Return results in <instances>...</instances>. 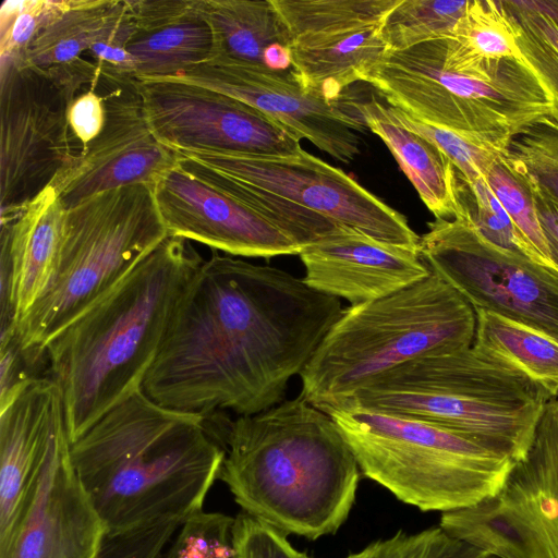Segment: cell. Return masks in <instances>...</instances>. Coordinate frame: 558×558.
Segmentation results:
<instances>
[{"mask_svg":"<svg viewBox=\"0 0 558 558\" xmlns=\"http://www.w3.org/2000/svg\"><path fill=\"white\" fill-rule=\"evenodd\" d=\"M342 311L338 298L302 278L213 250L180 301L143 391L204 417L267 410L282 401Z\"/></svg>","mask_w":558,"mask_h":558,"instance_id":"obj_1","label":"cell"},{"mask_svg":"<svg viewBox=\"0 0 558 558\" xmlns=\"http://www.w3.org/2000/svg\"><path fill=\"white\" fill-rule=\"evenodd\" d=\"M206 421L142 389L71 442L73 465L107 534L204 511L226 453Z\"/></svg>","mask_w":558,"mask_h":558,"instance_id":"obj_2","label":"cell"},{"mask_svg":"<svg viewBox=\"0 0 558 558\" xmlns=\"http://www.w3.org/2000/svg\"><path fill=\"white\" fill-rule=\"evenodd\" d=\"M204 258L168 235L112 291L45 348L70 442L143 389L182 296Z\"/></svg>","mask_w":558,"mask_h":558,"instance_id":"obj_3","label":"cell"},{"mask_svg":"<svg viewBox=\"0 0 558 558\" xmlns=\"http://www.w3.org/2000/svg\"><path fill=\"white\" fill-rule=\"evenodd\" d=\"M219 473L242 512L284 535L335 534L355 501L360 468L331 416L302 395L231 421Z\"/></svg>","mask_w":558,"mask_h":558,"instance_id":"obj_4","label":"cell"},{"mask_svg":"<svg viewBox=\"0 0 558 558\" xmlns=\"http://www.w3.org/2000/svg\"><path fill=\"white\" fill-rule=\"evenodd\" d=\"M475 329L473 306L432 271L387 296L343 310L301 372V395L330 414L398 365L472 347Z\"/></svg>","mask_w":558,"mask_h":558,"instance_id":"obj_5","label":"cell"},{"mask_svg":"<svg viewBox=\"0 0 558 558\" xmlns=\"http://www.w3.org/2000/svg\"><path fill=\"white\" fill-rule=\"evenodd\" d=\"M549 400L521 373L470 347L398 365L350 401L448 428L518 462Z\"/></svg>","mask_w":558,"mask_h":558,"instance_id":"obj_6","label":"cell"},{"mask_svg":"<svg viewBox=\"0 0 558 558\" xmlns=\"http://www.w3.org/2000/svg\"><path fill=\"white\" fill-rule=\"evenodd\" d=\"M153 189L134 184L94 195L65 211L56 272L15 326L35 362L81 314L112 291L167 236Z\"/></svg>","mask_w":558,"mask_h":558,"instance_id":"obj_7","label":"cell"},{"mask_svg":"<svg viewBox=\"0 0 558 558\" xmlns=\"http://www.w3.org/2000/svg\"><path fill=\"white\" fill-rule=\"evenodd\" d=\"M329 415L362 473L421 511H456L494 496L515 463L448 428L353 401Z\"/></svg>","mask_w":558,"mask_h":558,"instance_id":"obj_8","label":"cell"},{"mask_svg":"<svg viewBox=\"0 0 558 558\" xmlns=\"http://www.w3.org/2000/svg\"><path fill=\"white\" fill-rule=\"evenodd\" d=\"M362 82L420 121L502 150L551 109L550 98L524 61L509 60L489 77L450 71L441 63L440 38L386 51Z\"/></svg>","mask_w":558,"mask_h":558,"instance_id":"obj_9","label":"cell"},{"mask_svg":"<svg viewBox=\"0 0 558 558\" xmlns=\"http://www.w3.org/2000/svg\"><path fill=\"white\" fill-rule=\"evenodd\" d=\"M100 76L81 57L47 69L0 58L1 221L17 217L77 154L69 110L82 86L95 87Z\"/></svg>","mask_w":558,"mask_h":558,"instance_id":"obj_10","label":"cell"},{"mask_svg":"<svg viewBox=\"0 0 558 558\" xmlns=\"http://www.w3.org/2000/svg\"><path fill=\"white\" fill-rule=\"evenodd\" d=\"M177 153L307 218L354 228L380 241L418 247L420 236L401 213L343 170L302 148L286 156Z\"/></svg>","mask_w":558,"mask_h":558,"instance_id":"obj_11","label":"cell"},{"mask_svg":"<svg viewBox=\"0 0 558 558\" xmlns=\"http://www.w3.org/2000/svg\"><path fill=\"white\" fill-rule=\"evenodd\" d=\"M439 526L496 558H558V397L546 403L526 456L500 490L441 513Z\"/></svg>","mask_w":558,"mask_h":558,"instance_id":"obj_12","label":"cell"},{"mask_svg":"<svg viewBox=\"0 0 558 558\" xmlns=\"http://www.w3.org/2000/svg\"><path fill=\"white\" fill-rule=\"evenodd\" d=\"M420 236L429 270L474 310H487L558 339V272L485 239L464 217L435 218Z\"/></svg>","mask_w":558,"mask_h":558,"instance_id":"obj_13","label":"cell"},{"mask_svg":"<svg viewBox=\"0 0 558 558\" xmlns=\"http://www.w3.org/2000/svg\"><path fill=\"white\" fill-rule=\"evenodd\" d=\"M134 83L153 133L174 151L286 156L302 148L275 119L222 93L171 77Z\"/></svg>","mask_w":558,"mask_h":558,"instance_id":"obj_14","label":"cell"},{"mask_svg":"<svg viewBox=\"0 0 558 558\" xmlns=\"http://www.w3.org/2000/svg\"><path fill=\"white\" fill-rule=\"evenodd\" d=\"M106 95L102 131L75 154L50 183L66 211L85 199L122 186L155 183L178 166L177 151L161 144L147 121L134 78L101 75Z\"/></svg>","mask_w":558,"mask_h":558,"instance_id":"obj_15","label":"cell"},{"mask_svg":"<svg viewBox=\"0 0 558 558\" xmlns=\"http://www.w3.org/2000/svg\"><path fill=\"white\" fill-rule=\"evenodd\" d=\"M171 78L250 105L339 161L350 162L360 153V141L354 131H361L365 125L351 99L344 96L330 100L310 92L293 71L277 72L215 56Z\"/></svg>","mask_w":558,"mask_h":558,"instance_id":"obj_16","label":"cell"},{"mask_svg":"<svg viewBox=\"0 0 558 558\" xmlns=\"http://www.w3.org/2000/svg\"><path fill=\"white\" fill-rule=\"evenodd\" d=\"M63 403L34 499L0 558H98L106 527L71 459Z\"/></svg>","mask_w":558,"mask_h":558,"instance_id":"obj_17","label":"cell"},{"mask_svg":"<svg viewBox=\"0 0 558 558\" xmlns=\"http://www.w3.org/2000/svg\"><path fill=\"white\" fill-rule=\"evenodd\" d=\"M169 235L233 256L299 255L301 247L266 218L178 166L153 186Z\"/></svg>","mask_w":558,"mask_h":558,"instance_id":"obj_18","label":"cell"},{"mask_svg":"<svg viewBox=\"0 0 558 558\" xmlns=\"http://www.w3.org/2000/svg\"><path fill=\"white\" fill-rule=\"evenodd\" d=\"M299 256L308 287L351 305L387 296L432 272L418 247L380 241L342 225L303 247Z\"/></svg>","mask_w":558,"mask_h":558,"instance_id":"obj_19","label":"cell"},{"mask_svg":"<svg viewBox=\"0 0 558 558\" xmlns=\"http://www.w3.org/2000/svg\"><path fill=\"white\" fill-rule=\"evenodd\" d=\"M61 405L58 384L37 377L0 411V550L34 499Z\"/></svg>","mask_w":558,"mask_h":558,"instance_id":"obj_20","label":"cell"},{"mask_svg":"<svg viewBox=\"0 0 558 558\" xmlns=\"http://www.w3.org/2000/svg\"><path fill=\"white\" fill-rule=\"evenodd\" d=\"M65 210L48 186L13 220L1 221V267L8 290L1 298L0 336L15 330L49 286L57 268Z\"/></svg>","mask_w":558,"mask_h":558,"instance_id":"obj_21","label":"cell"},{"mask_svg":"<svg viewBox=\"0 0 558 558\" xmlns=\"http://www.w3.org/2000/svg\"><path fill=\"white\" fill-rule=\"evenodd\" d=\"M137 28L125 0H61L19 58L47 69L69 63L99 41L126 47Z\"/></svg>","mask_w":558,"mask_h":558,"instance_id":"obj_22","label":"cell"},{"mask_svg":"<svg viewBox=\"0 0 558 558\" xmlns=\"http://www.w3.org/2000/svg\"><path fill=\"white\" fill-rule=\"evenodd\" d=\"M202 14L213 34V57L292 71L291 37L271 0H204Z\"/></svg>","mask_w":558,"mask_h":558,"instance_id":"obj_23","label":"cell"},{"mask_svg":"<svg viewBox=\"0 0 558 558\" xmlns=\"http://www.w3.org/2000/svg\"><path fill=\"white\" fill-rule=\"evenodd\" d=\"M383 25L294 38L293 73L305 89L330 100L343 98V89L362 81L386 52Z\"/></svg>","mask_w":558,"mask_h":558,"instance_id":"obj_24","label":"cell"},{"mask_svg":"<svg viewBox=\"0 0 558 558\" xmlns=\"http://www.w3.org/2000/svg\"><path fill=\"white\" fill-rule=\"evenodd\" d=\"M351 105L365 128L386 144L435 218H454V167L445 155L425 137L403 126L376 96L365 101L351 99Z\"/></svg>","mask_w":558,"mask_h":558,"instance_id":"obj_25","label":"cell"},{"mask_svg":"<svg viewBox=\"0 0 558 558\" xmlns=\"http://www.w3.org/2000/svg\"><path fill=\"white\" fill-rule=\"evenodd\" d=\"M440 47L445 69L477 77L493 76L509 60L523 61L501 1L469 0Z\"/></svg>","mask_w":558,"mask_h":558,"instance_id":"obj_26","label":"cell"},{"mask_svg":"<svg viewBox=\"0 0 558 558\" xmlns=\"http://www.w3.org/2000/svg\"><path fill=\"white\" fill-rule=\"evenodd\" d=\"M472 347L521 373L548 399L558 397V339L527 324L487 310H475Z\"/></svg>","mask_w":558,"mask_h":558,"instance_id":"obj_27","label":"cell"},{"mask_svg":"<svg viewBox=\"0 0 558 558\" xmlns=\"http://www.w3.org/2000/svg\"><path fill=\"white\" fill-rule=\"evenodd\" d=\"M126 49L135 59V80L174 77L213 58L214 39L201 14L162 28L136 32Z\"/></svg>","mask_w":558,"mask_h":558,"instance_id":"obj_28","label":"cell"},{"mask_svg":"<svg viewBox=\"0 0 558 558\" xmlns=\"http://www.w3.org/2000/svg\"><path fill=\"white\" fill-rule=\"evenodd\" d=\"M501 2L523 61L550 98L544 120L558 130V13L543 0Z\"/></svg>","mask_w":558,"mask_h":558,"instance_id":"obj_29","label":"cell"},{"mask_svg":"<svg viewBox=\"0 0 558 558\" xmlns=\"http://www.w3.org/2000/svg\"><path fill=\"white\" fill-rule=\"evenodd\" d=\"M291 37L383 25L401 0H271Z\"/></svg>","mask_w":558,"mask_h":558,"instance_id":"obj_30","label":"cell"},{"mask_svg":"<svg viewBox=\"0 0 558 558\" xmlns=\"http://www.w3.org/2000/svg\"><path fill=\"white\" fill-rule=\"evenodd\" d=\"M454 196L458 207L454 217L468 219L495 245L548 267L507 214L485 178L468 182L454 168Z\"/></svg>","mask_w":558,"mask_h":558,"instance_id":"obj_31","label":"cell"},{"mask_svg":"<svg viewBox=\"0 0 558 558\" xmlns=\"http://www.w3.org/2000/svg\"><path fill=\"white\" fill-rule=\"evenodd\" d=\"M469 0H401L383 25L386 51H401L450 35Z\"/></svg>","mask_w":558,"mask_h":558,"instance_id":"obj_32","label":"cell"},{"mask_svg":"<svg viewBox=\"0 0 558 558\" xmlns=\"http://www.w3.org/2000/svg\"><path fill=\"white\" fill-rule=\"evenodd\" d=\"M485 180L518 229L543 258L556 270L541 229L531 183L507 153L490 168Z\"/></svg>","mask_w":558,"mask_h":558,"instance_id":"obj_33","label":"cell"},{"mask_svg":"<svg viewBox=\"0 0 558 558\" xmlns=\"http://www.w3.org/2000/svg\"><path fill=\"white\" fill-rule=\"evenodd\" d=\"M389 108L403 126L433 143L468 182L485 178L495 162L507 153L478 140L427 124L398 108Z\"/></svg>","mask_w":558,"mask_h":558,"instance_id":"obj_34","label":"cell"},{"mask_svg":"<svg viewBox=\"0 0 558 558\" xmlns=\"http://www.w3.org/2000/svg\"><path fill=\"white\" fill-rule=\"evenodd\" d=\"M489 555L445 532L439 525L417 533L398 531L344 558H488Z\"/></svg>","mask_w":558,"mask_h":558,"instance_id":"obj_35","label":"cell"},{"mask_svg":"<svg viewBox=\"0 0 558 558\" xmlns=\"http://www.w3.org/2000/svg\"><path fill=\"white\" fill-rule=\"evenodd\" d=\"M544 119L518 134L507 155L534 185L558 201V130Z\"/></svg>","mask_w":558,"mask_h":558,"instance_id":"obj_36","label":"cell"},{"mask_svg":"<svg viewBox=\"0 0 558 558\" xmlns=\"http://www.w3.org/2000/svg\"><path fill=\"white\" fill-rule=\"evenodd\" d=\"M234 518L202 511L186 519L162 558H234Z\"/></svg>","mask_w":558,"mask_h":558,"instance_id":"obj_37","label":"cell"},{"mask_svg":"<svg viewBox=\"0 0 558 558\" xmlns=\"http://www.w3.org/2000/svg\"><path fill=\"white\" fill-rule=\"evenodd\" d=\"M184 521L163 519L122 533H108L98 558H162Z\"/></svg>","mask_w":558,"mask_h":558,"instance_id":"obj_38","label":"cell"},{"mask_svg":"<svg viewBox=\"0 0 558 558\" xmlns=\"http://www.w3.org/2000/svg\"><path fill=\"white\" fill-rule=\"evenodd\" d=\"M54 4V0L4 1L0 9V58H19Z\"/></svg>","mask_w":558,"mask_h":558,"instance_id":"obj_39","label":"cell"},{"mask_svg":"<svg viewBox=\"0 0 558 558\" xmlns=\"http://www.w3.org/2000/svg\"><path fill=\"white\" fill-rule=\"evenodd\" d=\"M232 543L234 558H312L287 535L242 511L234 518Z\"/></svg>","mask_w":558,"mask_h":558,"instance_id":"obj_40","label":"cell"},{"mask_svg":"<svg viewBox=\"0 0 558 558\" xmlns=\"http://www.w3.org/2000/svg\"><path fill=\"white\" fill-rule=\"evenodd\" d=\"M137 32H149L201 15L204 0H125Z\"/></svg>","mask_w":558,"mask_h":558,"instance_id":"obj_41","label":"cell"},{"mask_svg":"<svg viewBox=\"0 0 558 558\" xmlns=\"http://www.w3.org/2000/svg\"><path fill=\"white\" fill-rule=\"evenodd\" d=\"M33 365L21 350L15 332L0 337V411L37 378L28 372Z\"/></svg>","mask_w":558,"mask_h":558,"instance_id":"obj_42","label":"cell"},{"mask_svg":"<svg viewBox=\"0 0 558 558\" xmlns=\"http://www.w3.org/2000/svg\"><path fill=\"white\" fill-rule=\"evenodd\" d=\"M106 122V107L102 95L95 88L78 94L69 110L71 131L82 148L102 131Z\"/></svg>","mask_w":558,"mask_h":558,"instance_id":"obj_43","label":"cell"},{"mask_svg":"<svg viewBox=\"0 0 558 558\" xmlns=\"http://www.w3.org/2000/svg\"><path fill=\"white\" fill-rule=\"evenodd\" d=\"M530 183L549 256L558 270V201L543 192L531 181Z\"/></svg>","mask_w":558,"mask_h":558,"instance_id":"obj_44","label":"cell"},{"mask_svg":"<svg viewBox=\"0 0 558 558\" xmlns=\"http://www.w3.org/2000/svg\"><path fill=\"white\" fill-rule=\"evenodd\" d=\"M547 2L558 13V0H547Z\"/></svg>","mask_w":558,"mask_h":558,"instance_id":"obj_45","label":"cell"},{"mask_svg":"<svg viewBox=\"0 0 558 558\" xmlns=\"http://www.w3.org/2000/svg\"><path fill=\"white\" fill-rule=\"evenodd\" d=\"M488 558H496V557L489 556Z\"/></svg>","mask_w":558,"mask_h":558,"instance_id":"obj_46","label":"cell"}]
</instances>
